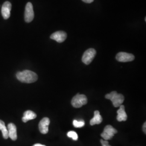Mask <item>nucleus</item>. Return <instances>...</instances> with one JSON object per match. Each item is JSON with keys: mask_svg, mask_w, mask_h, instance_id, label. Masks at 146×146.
Instances as JSON below:
<instances>
[{"mask_svg": "<svg viewBox=\"0 0 146 146\" xmlns=\"http://www.w3.org/2000/svg\"><path fill=\"white\" fill-rule=\"evenodd\" d=\"M73 125L75 127V128H81L83 127L84 125H85V122L84 120H74L73 122Z\"/></svg>", "mask_w": 146, "mask_h": 146, "instance_id": "16", "label": "nucleus"}, {"mask_svg": "<svg viewBox=\"0 0 146 146\" xmlns=\"http://www.w3.org/2000/svg\"><path fill=\"white\" fill-rule=\"evenodd\" d=\"M67 35L66 32L63 31H58L52 33L50 35V38L56 41L58 43L64 42L67 38Z\"/></svg>", "mask_w": 146, "mask_h": 146, "instance_id": "8", "label": "nucleus"}, {"mask_svg": "<svg viewBox=\"0 0 146 146\" xmlns=\"http://www.w3.org/2000/svg\"><path fill=\"white\" fill-rule=\"evenodd\" d=\"M36 114L34 111L31 110H27L23 114L22 121L23 122L26 123L29 120L35 119L36 117Z\"/></svg>", "mask_w": 146, "mask_h": 146, "instance_id": "14", "label": "nucleus"}, {"mask_svg": "<svg viewBox=\"0 0 146 146\" xmlns=\"http://www.w3.org/2000/svg\"><path fill=\"white\" fill-rule=\"evenodd\" d=\"M87 102L88 100L85 95L78 93L74 96L71 103L74 107L78 108L87 104Z\"/></svg>", "mask_w": 146, "mask_h": 146, "instance_id": "3", "label": "nucleus"}, {"mask_svg": "<svg viewBox=\"0 0 146 146\" xmlns=\"http://www.w3.org/2000/svg\"><path fill=\"white\" fill-rule=\"evenodd\" d=\"M33 146H45V145H41V144H40V143H36V144H35L34 145H33Z\"/></svg>", "mask_w": 146, "mask_h": 146, "instance_id": "21", "label": "nucleus"}, {"mask_svg": "<svg viewBox=\"0 0 146 146\" xmlns=\"http://www.w3.org/2000/svg\"><path fill=\"white\" fill-rule=\"evenodd\" d=\"M7 129L8 131V136L13 141H15L17 138V129L16 125L13 123H10L7 127Z\"/></svg>", "mask_w": 146, "mask_h": 146, "instance_id": "11", "label": "nucleus"}, {"mask_svg": "<svg viewBox=\"0 0 146 146\" xmlns=\"http://www.w3.org/2000/svg\"><path fill=\"white\" fill-rule=\"evenodd\" d=\"M11 4L9 1L5 2L2 7L1 14L3 19L7 20L9 18L11 15Z\"/></svg>", "mask_w": 146, "mask_h": 146, "instance_id": "9", "label": "nucleus"}, {"mask_svg": "<svg viewBox=\"0 0 146 146\" xmlns=\"http://www.w3.org/2000/svg\"><path fill=\"white\" fill-rule=\"evenodd\" d=\"M67 136L69 137L72 138L73 140L76 141L78 139V135L75 131H69L67 133Z\"/></svg>", "mask_w": 146, "mask_h": 146, "instance_id": "17", "label": "nucleus"}, {"mask_svg": "<svg viewBox=\"0 0 146 146\" xmlns=\"http://www.w3.org/2000/svg\"><path fill=\"white\" fill-rule=\"evenodd\" d=\"M105 98L107 99L110 100L115 107H120L121 105L122 104L125 100L123 95L118 94L116 91H113L110 94H106L105 95Z\"/></svg>", "mask_w": 146, "mask_h": 146, "instance_id": "2", "label": "nucleus"}, {"mask_svg": "<svg viewBox=\"0 0 146 146\" xmlns=\"http://www.w3.org/2000/svg\"><path fill=\"white\" fill-rule=\"evenodd\" d=\"M16 78L23 83L31 84L36 81L38 76L36 73L29 70H25L17 73Z\"/></svg>", "mask_w": 146, "mask_h": 146, "instance_id": "1", "label": "nucleus"}, {"mask_svg": "<svg viewBox=\"0 0 146 146\" xmlns=\"http://www.w3.org/2000/svg\"><path fill=\"white\" fill-rule=\"evenodd\" d=\"M146 122H145L144 124H143V132H144L145 134L146 133Z\"/></svg>", "mask_w": 146, "mask_h": 146, "instance_id": "20", "label": "nucleus"}, {"mask_svg": "<svg viewBox=\"0 0 146 146\" xmlns=\"http://www.w3.org/2000/svg\"><path fill=\"white\" fill-rule=\"evenodd\" d=\"M117 120L119 122L122 121H125L127 120V115L125 113V107L123 105H121L120 106V108L117 111Z\"/></svg>", "mask_w": 146, "mask_h": 146, "instance_id": "12", "label": "nucleus"}, {"mask_svg": "<svg viewBox=\"0 0 146 146\" xmlns=\"http://www.w3.org/2000/svg\"><path fill=\"white\" fill-rule=\"evenodd\" d=\"M50 124V120L48 117H44L40 121L38 124V128L40 131L43 134H46L48 132V126Z\"/></svg>", "mask_w": 146, "mask_h": 146, "instance_id": "10", "label": "nucleus"}, {"mask_svg": "<svg viewBox=\"0 0 146 146\" xmlns=\"http://www.w3.org/2000/svg\"><path fill=\"white\" fill-rule=\"evenodd\" d=\"M0 131H2V135L5 139H7L9 137L8 131L7 128L5 126V123L3 121L1 120H0Z\"/></svg>", "mask_w": 146, "mask_h": 146, "instance_id": "15", "label": "nucleus"}, {"mask_svg": "<svg viewBox=\"0 0 146 146\" xmlns=\"http://www.w3.org/2000/svg\"><path fill=\"white\" fill-rule=\"evenodd\" d=\"M96 54V52L94 49L89 48L84 52V55L82 58V61L85 64H87V65L89 64L93 60Z\"/></svg>", "mask_w": 146, "mask_h": 146, "instance_id": "5", "label": "nucleus"}, {"mask_svg": "<svg viewBox=\"0 0 146 146\" xmlns=\"http://www.w3.org/2000/svg\"><path fill=\"white\" fill-rule=\"evenodd\" d=\"M34 17V12L33 5L31 2H28L26 5L25 12V20L27 23L31 22Z\"/></svg>", "mask_w": 146, "mask_h": 146, "instance_id": "7", "label": "nucleus"}, {"mask_svg": "<svg viewBox=\"0 0 146 146\" xmlns=\"http://www.w3.org/2000/svg\"><path fill=\"white\" fill-rule=\"evenodd\" d=\"M117 133V131L112 125H107L105 127L104 131L101 133V136L105 140L107 141L111 140Z\"/></svg>", "mask_w": 146, "mask_h": 146, "instance_id": "4", "label": "nucleus"}, {"mask_svg": "<svg viewBox=\"0 0 146 146\" xmlns=\"http://www.w3.org/2000/svg\"><path fill=\"white\" fill-rule=\"evenodd\" d=\"M117 61L121 62H127L133 61L135 59L134 55L125 52H120L116 56Z\"/></svg>", "mask_w": 146, "mask_h": 146, "instance_id": "6", "label": "nucleus"}, {"mask_svg": "<svg viewBox=\"0 0 146 146\" xmlns=\"http://www.w3.org/2000/svg\"><path fill=\"white\" fill-rule=\"evenodd\" d=\"M82 1L86 3H91L94 1V0H82Z\"/></svg>", "mask_w": 146, "mask_h": 146, "instance_id": "19", "label": "nucleus"}, {"mask_svg": "<svg viewBox=\"0 0 146 146\" xmlns=\"http://www.w3.org/2000/svg\"><path fill=\"white\" fill-rule=\"evenodd\" d=\"M100 142L102 144V146H111L109 145L108 142L106 140H101Z\"/></svg>", "mask_w": 146, "mask_h": 146, "instance_id": "18", "label": "nucleus"}, {"mask_svg": "<svg viewBox=\"0 0 146 146\" xmlns=\"http://www.w3.org/2000/svg\"><path fill=\"white\" fill-rule=\"evenodd\" d=\"M102 121V117L100 114L99 111L95 110L94 111V117L90 121V125H91L100 124Z\"/></svg>", "mask_w": 146, "mask_h": 146, "instance_id": "13", "label": "nucleus"}]
</instances>
